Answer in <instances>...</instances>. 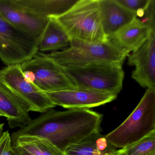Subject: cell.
<instances>
[{"label": "cell", "instance_id": "cell-6", "mask_svg": "<svg viewBox=\"0 0 155 155\" xmlns=\"http://www.w3.org/2000/svg\"><path fill=\"white\" fill-rule=\"evenodd\" d=\"M20 65L26 79L45 93L76 88L62 67L42 52Z\"/></svg>", "mask_w": 155, "mask_h": 155}, {"label": "cell", "instance_id": "cell-12", "mask_svg": "<svg viewBox=\"0 0 155 155\" xmlns=\"http://www.w3.org/2000/svg\"><path fill=\"white\" fill-rule=\"evenodd\" d=\"M151 31H154L140 19L136 18L130 23L107 38V40L127 57L130 52L137 50L144 44Z\"/></svg>", "mask_w": 155, "mask_h": 155}, {"label": "cell", "instance_id": "cell-2", "mask_svg": "<svg viewBox=\"0 0 155 155\" xmlns=\"http://www.w3.org/2000/svg\"><path fill=\"white\" fill-rule=\"evenodd\" d=\"M55 18L71 41L89 43L107 41L102 28L98 0H78L68 11Z\"/></svg>", "mask_w": 155, "mask_h": 155}, {"label": "cell", "instance_id": "cell-14", "mask_svg": "<svg viewBox=\"0 0 155 155\" xmlns=\"http://www.w3.org/2000/svg\"><path fill=\"white\" fill-rule=\"evenodd\" d=\"M0 112L6 117L11 128L25 127L31 122L28 111L0 81Z\"/></svg>", "mask_w": 155, "mask_h": 155}, {"label": "cell", "instance_id": "cell-10", "mask_svg": "<svg viewBox=\"0 0 155 155\" xmlns=\"http://www.w3.org/2000/svg\"><path fill=\"white\" fill-rule=\"evenodd\" d=\"M47 93L56 106L65 108L89 109L115 100L117 95L85 89L64 90Z\"/></svg>", "mask_w": 155, "mask_h": 155}, {"label": "cell", "instance_id": "cell-15", "mask_svg": "<svg viewBox=\"0 0 155 155\" xmlns=\"http://www.w3.org/2000/svg\"><path fill=\"white\" fill-rule=\"evenodd\" d=\"M78 0H14L19 7L35 18L48 19L62 15Z\"/></svg>", "mask_w": 155, "mask_h": 155}, {"label": "cell", "instance_id": "cell-3", "mask_svg": "<svg viewBox=\"0 0 155 155\" xmlns=\"http://www.w3.org/2000/svg\"><path fill=\"white\" fill-rule=\"evenodd\" d=\"M155 131V90L147 89L132 113L118 127L105 136L117 148H124Z\"/></svg>", "mask_w": 155, "mask_h": 155}, {"label": "cell", "instance_id": "cell-21", "mask_svg": "<svg viewBox=\"0 0 155 155\" xmlns=\"http://www.w3.org/2000/svg\"><path fill=\"white\" fill-rule=\"evenodd\" d=\"M145 18L142 21L150 28L152 31H155V1L150 0L149 4L145 10L144 16Z\"/></svg>", "mask_w": 155, "mask_h": 155}, {"label": "cell", "instance_id": "cell-17", "mask_svg": "<svg viewBox=\"0 0 155 155\" xmlns=\"http://www.w3.org/2000/svg\"><path fill=\"white\" fill-rule=\"evenodd\" d=\"M70 41L68 35L56 18L50 17L39 41L38 48L41 52L55 51L67 47Z\"/></svg>", "mask_w": 155, "mask_h": 155}, {"label": "cell", "instance_id": "cell-27", "mask_svg": "<svg viewBox=\"0 0 155 155\" xmlns=\"http://www.w3.org/2000/svg\"><path fill=\"white\" fill-rule=\"evenodd\" d=\"M0 117H3V114L0 112Z\"/></svg>", "mask_w": 155, "mask_h": 155}, {"label": "cell", "instance_id": "cell-7", "mask_svg": "<svg viewBox=\"0 0 155 155\" xmlns=\"http://www.w3.org/2000/svg\"><path fill=\"white\" fill-rule=\"evenodd\" d=\"M0 81L29 112L44 113L56 107L47 93L26 79L20 64L6 66L2 69Z\"/></svg>", "mask_w": 155, "mask_h": 155}, {"label": "cell", "instance_id": "cell-22", "mask_svg": "<svg viewBox=\"0 0 155 155\" xmlns=\"http://www.w3.org/2000/svg\"><path fill=\"white\" fill-rule=\"evenodd\" d=\"M11 141V135L8 131H4L0 139V155H2L7 145Z\"/></svg>", "mask_w": 155, "mask_h": 155}, {"label": "cell", "instance_id": "cell-9", "mask_svg": "<svg viewBox=\"0 0 155 155\" xmlns=\"http://www.w3.org/2000/svg\"><path fill=\"white\" fill-rule=\"evenodd\" d=\"M127 57L128 65L135 67L131 78L141 87L155 90V31Z\"/></svg>", "mask_w": 155, "mask_h": 155}, {"label": "cell", "instance_id": "cell-16", "mask_svg": "<svg viewBox=\"0 0 155 155\" xmlns=\"http://www.w3.org/2000/svg\"><path fill=\"white\" fill-rule=\"evenodd\" d=\"M119 149L112 146L100 132H96L70 147L66 155H116Z\"/></svg>", "mask_w": 155, "mask_h": 155}, {"label": "cell", "instance_id": "cell-26", "mask_svg": "<svg viewBox=\"0 0 155 155\" xmlns=\"http://www.w3.org/2000/svg\"><path fill=\"white\" fill-rule=\"evenodd\" d=\"M116 155H126L125 149L121 148L119 149Z\"/></svg>", "mask_w": 155, "mask_h": 155}, {"label": "cell", "instance_id": "cell-25", "mask_svg": "<svg viewBox=\"0 0 155 155\" xmlns=\"http://www.w3.org/2000/svg\"><path fill=\"white\" fill-rule=\"evenodd\" d=\"M4 123H0V139L2 137V134L4 132Z\"/></svg>", "mask_w": 155, "mask_h": 155}, {"label": "cell", "instance_id": "cell-20", "mask_svg": "<svg viewBox=\"0 0 155 155\" xmlns=\"http://www.w3.org/2000/svg\"><path fill=\"white\" fill-rule=\"evenodd\" d=\"M117 1L121 6L136 14L137 18H141L144 16L150 0H117Z\"/></svg>", "mask_w": 155, "mask_h": 155}, {"label": "cell", "instance_id": "cell-19", "mask_svg": "<svg viewBox=\"0 0 155 155\" xmlns=\"http://www.w3.org/2000/svg\"><path fill=\"white\" fill-rule=\"evenodd\" d=\"M124 148L126 155H155V131Z\"/></svg>", "mask_w": 155, "mask_h": 155}, {"label": "cell", "instance_id": "cell-1", "mask_svg": "<svg viewBox=\"0 0 155 155\" xmlns=\"http://www.w3.org/2000/svg\"><path fill=\"white\" fill-rule=\"evenodd\" d=\"M102 118L101 114L89 109L65 111L51 109L13 132L11 139L13 140L22 136L41 138L65 153L70 147L100 131Z\"/></svg>", "mask_w": 155, "mask_h": 155}, {"label": "cell", "instance_id": "cell-4", "mask_svg": "<svg viewBox=\"0 0 155 155\" xmlns=\"http://www.w3.org/2000/svg\"><path fill=\"white\" fill-rule=\"evenodd\" d=\"M123 64L98 63L82 67L62 68L76 88L118 95L123 87Z\"/></svg>", "mask_w": 155, "mask_h": 155}, {"label": "cell", "instance_id": "cell-11", "mask_svg": "<svg viewBox=\"0 0 155 155\" xmlns=\"http://www.w3.org/2000/svg\"><path fill=\"white\" fill-rule=\"evenodd\" d=\"M0 14L17 28L38 41L49 20L33 17L17 5L14 0H0Z\"/></svg>", "mask_w": 155, "mask_h": 155}, {"label": "cell", "instance_id": "cell-5", "mask_svg": "<svg viewBox=\"0 0 155 155\" xmlns=\"http://www.w3.org/2000/svg\"><path fill=\"white\" fill-rule=\"evenodd\" d=\"M70 47L62 51L45 54L62 67H82L98 63H124L126 56L108 41L89 43L71 41Z\"/></svg>", "mask_w": 155, "mask_h": 155}, {"label": "cell", "instance_id": "cell-24", "mask_svg": "<svg viewBox=\"0 0 155 155\" xmlns=\"http://www.w3.org/2000/svg\"><path fill=\"white\" fill-rule=\"evenodd\" d=\"M12 148L13 151L15 152L16 155H29L27 153L20 150L18 149L15 148L13 147H12Z\"/></svg>", "mask_w": 155, "mask_h": 155}, {"label": "cell", "instance_id": "cell-23", "mask_svg": "<svg viewBox=\"0 0 155 155\" xmlns=\"http://www.w3.org/2000/svg\"><path fill=\"white\" fill-rule=\"evenodd\" d=\"M2 155H16L12 149L11 141L7 145Z\"/></svg>", "mask_w": 155, "mask_h": 155}, {"label": "cell", "instance_id": "cell-8", "mask_svg": "<svg viewBox=\"0 0 155 155\" xmlns=\"http://www.w3.org/2000/svg\"><path fill=\"white\" fill-rule=\"evenodd\" d=\"M38 41L0 14V60L7 66L21 64L39 52Z\"/></svg>", "mask_w": 155, "mask_h": 155}, {"label": "cell", "instance_id": "cell-18", "mask_svg": "<svg viewBox=\"0 0 155 155\" xmlns=\"http://www.w3.org/2000/svg\"><path fill=\"white\" fill-rule=\"evenodd\" d=\"M12 146L29 155H66L47 140L22 136L11 140Z\"/></svg>", "mask_w": 155, "mask_h": 155}, {"label": "cell", "instance_id": "cell-13", "mask_svg": "<svg viewBox=\"0 0 155 155\" xmlns=\"http://www.w3.org/2000/svg\"><path fill=\"white\" fill-rule=\"evenodd\" d=\"M98 2L102 28L107 39L137 18L136 14L121 6L117 0Z\"/></svg>", "mask_w": 155, "mask_h": 155}]
</instances>
